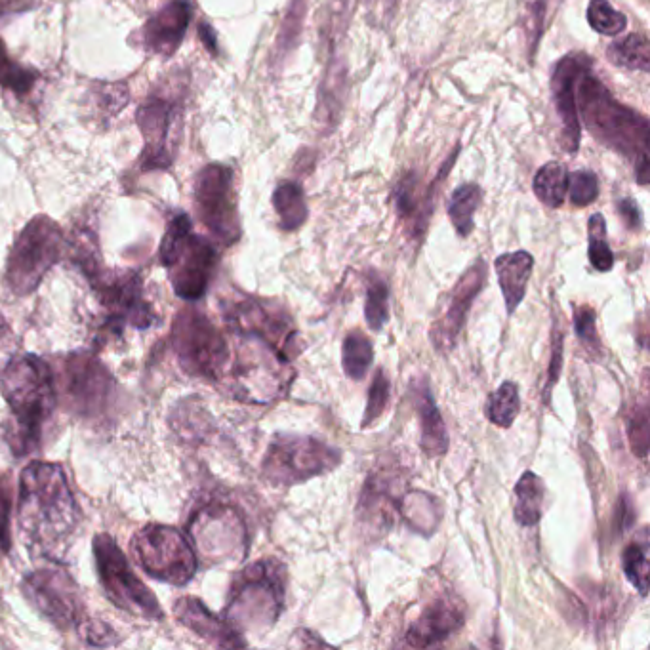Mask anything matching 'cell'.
Listing matches in <instances>:
<instances>
[{
    "mask_svg": "<svg viewBox=\"0 0 650 650\" xmlns=\"http://www.w3.org/2000/svg\"><path fill=\"white\" fill-rule=\"evenodd\" d=\"M79 513L60 464L31 462L21 471L18 521L35 553L60 561L79 527Z\"/></svg>",
    "mask_w": 650,
    "mask_h": 650,
    "instance_id": "1",
    "label": "cell"
},
{
    "mask_svg": "<svg viewBox=\"0 0 650 650\" xmlns=\"http://www.w3.org/2000/svg\"><path fill=\"white\" fill-rule=\"evenodd\" d=\"M0 391L10 407V418L2 427L4 443L16 458L29 456L41 447L44 429L58 405L54 372L35 355H16L0 374Z\"/></svg>",
    "mask_w": 650,
    "mask_h": 650,
    "instance_id": "2",
    "label": "cell"
},
{
    "mask_svg": "<svg viewBox=\"0 0 650 650\" xmlns=\"http://www.w3.org/2000/svg\"><path fill=\"white\" fill-rule=\"evenodd\" d=\"M580 113L588 124L591 134L610 149L630 159L637 180L641 185L649 183V121L630 107L616 102L609 90L586 71L578 81Z\"/></svg>",
    "mask_w": 650,
    "mask_h": 650,
    "instance_id": "3",
    "label": "cell"
},
{
    "mask_svg": "<svg viewBox=\"0 0 650 650\" xmlns=\"http://www.w3.org/2000/svg\"><path fill=\"white\" fill-rule=\"evenodd\" d=\"M231 355L220 384L246 403L265 405L285 397L294 372L283 349L248 332L231 330Z\"/></svg>",
    "mask_w": 650,
    "mask_h": 650,
    "instance_id": "4",
    "label": "cell"
},
{
    "mask_svg": "<svg viewBox=\"0 0 650 650\" xmlns=\"http://www.w3.org/2000/svg\"><path fill=\"white\" fill-rule=\"evenodd\" d=\"M285 567L264 559L239 572L231 586L224 620L233 630H269L285 609Z\"/></svg>",
    "mask_w": 650,
    "mask_h": 650,
    "instance_id": "5",
    "label": "cell"
},
{
    "mask_svg": "<svg viewBox=\"0 0 650 650\" xmlns=\"http://www.w3.org/2000/svg\"><path fill=\"white\" fill-rule=\"evenodd\" d=\"M159 256L174 292L187 302L201 300L216 273L218 250L193 233L187 214L180 212L168 222Z\"/></svg>",
    "mask_w": 650,
    "mask_h": 650,
    "instance_id": "6",
    "label": "cell"
},
{
    "mask_svg": "<svg viewBox=\"0 0 650 650\" xmlns=\"http://www.w3.org/2000/svg\"><path fill=\"white\" fill-rule=\"evenodd\" d=\"M170 342L187 374L208 382H222L231 346L224 332L201 309L185 307L178 313Z\"/></svg>",
    "mask_w": 650,
    "mask_h": 650,
    "instance_id": "7",
    "label": "cell"
},
{
    "mask_svg": "<svg viewBox=\"0 0 650 650\" xmlns=\"http://www.w3.org/2000/svg\"><path fill=\"white\" fill-rule=\"evenodd\" d=\"M63 231L48 216H37L25 225L8 256L6 286L16 296H29L44 275L63 256Z\"/></svg>",
    "mask_w": 650,
    "mask_h": 650,
    "instance_id": "8",
    "label": "cell"
},
{
    "mask_svg": "<svg viewBox=\"0 0 650 650\" xmlns=\"http://www.w3.org/2000/svg\"><path fill=\"white\" fill-rule=\"evenodd\" d=\"M54 372L58 401L79 418H98L109 407L115 382L94 353L63 357Z\"/></svg>",
    "mask_w": 650,
    "mask_h": 650,
    "instance_id": "9",
    "label": "cell"
},
{
    "mask_svg": "<svg viewBox=\"0 0 650 650\" xmlns=\"http://www.w3.org/2000/svg\"><path fill=\"white\" fill-rule=\"evenodd\" d=\"M132 553L149 576L185 586L195 576L199 561L189 538L174 527L147 525L132 538Z\"/></svg>",
    "mask_w": 650,
    "mask_h": 650,
    "instance_id": "10",
    "label": "cell"
},
{
    "mask_svg": "<svg viewBox=\"0 0 650 650\" xmlns=\"http://www.w3.org/2000/svg\"><path fill=\"white\" fill-rule=\"evenodd\" d=\"M94 563L105 595L119 609L145 620H161L163 609L157 597L149 591L130 567L121 548L109 534L94 538Z\"/></svg>",
    "mask_w": 650,
    "mask_h": 650,
    "instance_id": "11",
    "label": "cell"
},
{
    "mask_svg": "<svg viewBox=\"0 0 650 650\" xmlns=\"http://www.w3.org/2000/svg\"><path fill=\"white\" fill-rule=\"evenodd\" d=\"M342 454L313 437L277 435L267 448L262 473L271 485H298L338 468Z\"/></svg>",
    "mask_w": 650,
    "mask_h": 650,
    "instance_id": "12",
    "label": "cell"
},
{
    "mask_svg": "<svg viewBox=\"0 0 650 650\" xmlns=\"http://www.w3.org/2000/svg\"><path fill=\"white\" fill-rule=\"evenodd\" d=\"M189 542L206 563L237 561L246 553V525L237 509L210 504L199 509L187 525Z\"/></svg>",
    "mask_w": 650,
    "mask_h": 650,
    "instance_id": "13",
    "label": "cell"
},
{
    "mask_svg": "<svg viewBox=\"0 0 650 650\" xmlns=\"http://www.w3.org/2000/svg\"><path fill=\"white\" fill-rule=\"evenodd\" d=\"M88 281L103 307L105 332H121L126 325L149 328L155 323L153 307L143 298L142 277L138 273H115L102 267Z\"/></svg>",
    "mask_w": 650,
    "mask_h": 650,
    "instance_id": "14",
    "label": "cell"
},
{
    "mask_svg": "<svg viewBox=\"0 0 650 650\" xmlns=\"http://www.w3.org/2000/svg\"><path fill=\"white\" fill-rule=\"evenodd\" d=\"M21 588L29 603L58 630H79L86 620L79 586L63 569L46 567L33 570L23 578Z\"/></svg>",
    "mask_w": 650,
    "mask_h": 650,
    "instance_id": "15",
    "label": "cell"
},
{
    "mask_svg": "<svg viewBox=\"0 0 650 650\" xmlns=\"http://www.w3.org/2000/svg\"><path fill=\"white\" fill-rule=\"evenodd\" d=\"M195 204L201 222L220 241L233 244L241 237L239 212L233 193V172L224 164H210L195 183Z\"/></svg>",
    "mask_w": 650,
    "mask_h": 650,
    "instance_id": "16",
    "label": "cell"
},
{
    "mask_svg": "<svg viewBox=\"0 0 650 650\" xmlns=\"http://www.w3.org/2000/svg\"><path fill=\"white\" fill-rule=\"evenodd\" d=\"M227 325L235 332H248L283 349L288 357L296 355L298 332L281 305L264 300H241L227 309Z\"/></svg>",
    "mask_w": 650,
    "mask_h": 650,
    "instance_id": "17",
    "label": "cell"
},
{
    "mask_svg": "<svg viewBox=\"0 0 650 650\" xmlns=\"http://www.w3.org/2000/svg\"><path fill=\"white\" fill-rule=\"evenodd\" d=\"M485 283H487V264L483 260H477L458 279V283L454 285L448 296L447 305L435 317L429 330L431 344L437 351L448 353L456 347L458 336L462 334L466 325L473 300L485 288Z\"/></svg>",
    "mask_w": 650,
    "mask_h": 650,
    "instance_id": "18",
    "label": "cell"
},
{
    "mask_svg": "<svg viewBox=\"0 0 650 650\" xmlns=\"http://www.w3.org/2000/svg\"><path fill=\"white\" fill-rule=\"evenodd\" d=\"M591 60L584 54H569L557 63L551 77V92L557 113L563 122L559 142L565 151L576 153L580 147V121L576 107V84L590 71Z\"/></svg>",
    "mask_w": 650,
    "mask_h": 650,
    "instance_id": "19",
    "label": "cell"
},
{
    "mask_svg": "<svg viewBox=\"0 0 650 650\" xmlns=\"http://www.w3.org/2000/svg\"><path fill=\"white\" fill-rule=\"evenodd\" d=\"M178 105L161 96H153L143 103L138 111V122L142 130L145 149H143V170L168 168L172 163L170 151V130L176 122Z\"/></svg>",
    "mask_w": 650,
    "mask_h": 650,
    "instance_id": "20",
    "label": "cell"
},
{
    "mask_svg": "<svg viewBox=\"0 0 650 650\" xmlns=\"http://www.w3.org/2000/svg\"><path fill=\"white\" fill-rule=\"evenodd\" d=\"M466 622V610L454 595H445L422 610L410 624L405 645L412 649H431L447 641Z\"/></svg>",
    "mask_w": 650,
    "mask_h": 650,
    "instance_id": "21",
    "label": "cell"
},
{
    "mask_svg": "<svg viewBox=\"0 0 650 650\" xmlns=\"http://www.w3.org/2000/svg\"><path fill=\"white\" fill-rule=\"evenodd\" d=\"M174 614L187 630L197 633L214 647L243 649L248 645L243 639V633L233 630L225 620L206 609V605L197 597L178 599L174 605Z\"/></svg>",
    "mask_w": 650,
    "mask_h": 650,
    "instance_id": "22",
    "label": "cell"
},
{
    "mask_svg": "<svg viewBox=\"0 0 650 650\" xmlns=\"http://www.w3.org/2000/svg\"><path fill=\"white\" fill-rule=\"evenodd\" d=\"M191 21V6L185 0H174L161 8L142 31L143 46L149 52L172 56L182 44Z\"/></svg>",
    "mask_w": 650,
    "mask_h": 650,
    "instance_id": "23",
    "label": "cell"
},
{
    "mask_svg": "<svg viewBox=\"0 0 650 650\" xmlns=\"http://www.w3.org/2000/svg\"><path fill=\"white\" fill-rule=\"evenodd\" d=\"M412 395L420 416V447L429 458L445 456L448 450L447 426L424 378H418L412 384Z\"/></svg>",
    "mask_w": 650,
    "mask_h": 650,
    "instance_id": "24",
    "label": "cell"
},
{
    "mask_svg": "<svg viewBox=\"0 0 650 650\" xmlns=\"http://www.w3.org/2000/svg\"><path fill=\"white\" fill-rule=\"evenodd\" d=\"M496 273L500 288L506 300V309L509 315L515 313V309L525 300L527 286H529L530 275L534 269V258L529 252L519 250V252H509L496 258Z\"/></svg>",
    "mask_w": 650,
    "mask_h": 650,
    "instance_id": "25",
    "label": "cell"
},
{
    "mask_svg": "<svg viewBox=\"0 0 650 650\" xmlns=\"http://www.w3.org/2000/svg\"><path fill=\"white\" fill-rule=\"evenodd\" d=\"M418 182L420 180L416 174H408L395 191V206H397L399 218L407 220L410 224V233L414 237H422L426 231L427 220L431 214V204H433V189L437 185V180H435L427 189L426 195H420Z\"/></svg>",
    "mask_w": 650,
    "mask_h": 650,
    "instance_id": "26",
    "label": "cell"
},
{
    "mask_svg": "<svg viewBox=\"0 0 650 650\" xmlns=\"http://www.w3.org/2000/svg\"><path fill=\"white\" fill-rule=\"evenodd\" d=\"M347 67L340 60L330 61L326 69L325 81L319 88V103H317V121L332 130L342 115L344 94H346Z\"/></svg>",
    "mask_w": 650,
    "mask_h": 650,
    "instance_id": "27",
    "label": "cell"
},
{
    "mask_svg": "<svg viewBox=\"0 0 650 650\" xmlns=\"http://www.w3.org/2000/svg\"><path fill=\"white\" fill-rule=\"evenodd\" d=\"M513 494H515V504H513L515 521L523 527H536L544 513L546 488L542 479L532 471L523 473V477L515 485Z\"/></svg>",
    "mask_w": 650,
    "mask_h": 650,
    "instance_id": "28",
    "label": "cell"
},
{
    "mask_svg": "<svg viewBox=\"0 0 650 650\" xmlns=\"http://www.w3.org/2000/svg\"><path fill=\"white\" fill-rule=\"evenodd\" d=\"M273 206L285 231H296L307 220L304 189L296 182H281L273 193Z\"/></svg>",
    "mask_w": 650,
    "mask_h": 650,
    "instance_id": "29",
    "label": "cell"
},
{
    "mask_svg": "<svg viewBox=\"0 0 650 650\" xmlns=\"http://www.w3.org/2000/svg\"><path fill=\"white\" fill-rule=\"evenodd\" d=\"M483 201V191L477 183L460 185L448 201V218L460 237H469L473 231V218Z\"/></svg>",
    "mask_w": 650,
    "mask_h": 650,
    "instance_id": "30",
    "label": "cell"
},
{
    "mask_svg": "<svg viewBox=\"0 0 650 650\" xmlns=\"http://www.w3.org/2000/svg\"><path fill=\"white\" fill-rule=\"evenodd\" d=\"M534 193L540 203L559 208L569 193V172L561 163L544 164L534 178Z\"/></svg>",
    "mask_w": 650,
    "mask_h": 650,
    "instance_id": "31",
    "label": "cell"
},
{
    "mask_svg": "<svg viewBox=\"0 0 650 650\" xmlns=\"http://www.w3.org/2000/svg\"><path fill=\"white\" fill-rule=\"evenodd\" d=\"M609 60L631 71H650L649 39L641 33H631L620 41L612 42L609 46Z\"/></svg>",
    "mask_w": 650,
    "mask_h": 650,
    "instance_id": "32",
    "label": "cell"
},
{
    "mask_svg": "<svg viewBox=\"0 0 650 650\" xmlns=\"http://www.w3.org/2000/svg\"><path fill=\"white\" fill-rule=\"evenodd\" d=\"M374 361V347L361 330L349 332L342 346V366L351 380H363Z\"/></svg>",
    "mask_w": 650,
    "mask_h": 650,
    "instance_id": "33",
    "label": "cell"
},
{
    "mask_svg": "<svg viewBox=\"0 0 650 650\" xmlns=\"http://www.w3.org/2000/svg\"><path fill=\"white\" fill-rule=\"evenodd\" d=\"M624 574L630 580L631 586L639 591L641 597L649 593V540L647 530H643V540H633L628 548L624 549Z\"/></svg>",
    "mask_w": 650,
    "mask_h": 650,
    "instance_id": "34",
    "label": "cell"
},
{
    "mask_svg": "<svg viewBox=\"0 0 650 650\" xmlns=\"http://www.w3.org/2000/svg\"><path fill=\"white\" fill-rule=\"evenodd\" d=\"M403 517L412 529L431 534L439 525L435 498L424 492H408L403 500Z\"/></svg>",
    "mask_w": 650,
    "mask_h": 650,
    "instance_id": "35",
    "label": "cell"
},
{
    "mask_svg": "<svg viewBox=\"0 0 650 650\" xmlns=\"http://www.w3.org/2000/svg\"><path fill=\"white\" fill-rule=\"evenodd\" d=\"M521 410L519 386L515 382H504L488 399V420L498 427L513 426Z\"/></svg>",
    "mask_w": 650,
    "mask_h": 650,
    "instance_id": "36",
    "label": "cell"
},
{
    "mask_svg": "<svg viewBox=\"0 0 650 650\" xmlns=\"http://www.w3.org/2000/svg\"><path fill=\"white\" fill-rule=\"evenodd\" d=\"M365 317L368 326L376 332H380L389 319V286L378 275H374L368 283Z\"/></svg>",
    "mask_w": 650,
    "mask_h": 650,
    "instance_id": "37",
    "label": "cell"
},
{
    "mask_svg": "<svg viewBox=\"0 0 650 650\" xmlns=\"http://www.w3.org/2000/svg\"><path fill=\"white\" fill-rule=\"evenodd\" d=\"M588 21H590L593 31H597L599 35H609V37H616L620 33H624L628 20L622 12H618L616 8H612L609 0H591L590 8H588Z\"/></svg>",
    "mask_w": 650,
    "mask_h": 650,
    "instance_id": "38",
    "label": "cell"
},
{
    "mask_svg": "<svg viewBox=\"0 0 650 650\" xmlns=\"http://www.w3.org/2000/svg\"><path fill=\"white\" fill-rule=\"evenodd\" d=\"M590 231V262L597 271L605 273L614 265V254L607 243V224L601 214H593L588 224Z\"/></svg>",
    "mask_w": 650,
    "mask_h": 650,
    "instance_id": "39",
    "label": "cell"
},
{
    "mask_svg": "<svg viewBox=\"0 0 650 650\" xmlns=\"http://www.w3.org/2000/svg\"><path fill=\"white\" fill-rule=\"evenodd\" d=\"M546 8H548V0H523L521 21H523V29H525V35H527L530 58L534 56V52L538 48V42L542 39Z\"/></svg>",
    "mask_w": 650,
    "mask_h": 650,
    "instance_id": "40",
    "label": "cell"
},
{
    "mask_svg": "<svg viewBox=\"0 0 650 650\" xmlns=\"http://www.w3.org/2000/svg\"><path fill=\"white\" fill-rule=\"evenodd\" d=\"M305 6L307 0H292L288 12H286L283 27H281V35L277 41V50L279 54H286L290 50H294V46L300 41L302 35V25H304Z\"/></svg>",
    "mask_w": 650,
    "mask_h": 650,
    "instance_id": "41",
    "label": "cell"
},
{
    "mask_svg": "<svg viewBox=\"0 0 650 650\" xmlns=\"http://www.w3.org/2000/svg\"><path fill=\"white\" fill-rule=\"evenodd\" d=\"M628 437H630L631 450L639 458H647L650 443V418L647 405L633 408L628 418Z\"/></svg>",
    "mask_w": 650,
    "mask_h": 650,
    "instance_id": "42",
    "label": "cell"
},
{
    "mask_svg": "<svg viewBox=\"0 0 650 650\" xmlns=\"http://www.w3.org/2000/svg\"><path fill=\"white\" fill-rule=\"evenodd\" d=\"M389 391H391V384L387 380L386 372L378 370L374 380H372L370 391H368L363 427L372 426L386 412L387 403H389Z\"/></svg>",
    "mask_w": 650,
    "mask_h": 650,
    "instance_id": "43",
    "label": "cell"
},
{
    "mask_svg": "<svg viewBox=\"0 0 650 650\" xmlns=\"http://www.w3.org/2000/svg\"><path fill=\"white\" fill-rule=\"evenodd\" d=\"M570 203L574 206H588L599 197L597 176L590 170H578L569 174Z\"/></svg>",
    "mask_w": 650,
    "mask_h": 650,
    "instance_id": "44",
    "label": "cell"
},
{
    "mask_svg": "<svg viewBox=\"0 0 650 650\" xmlns=\"http://www.w3.org/2000/svg\"><path fill=\"white\" fill-rule=\"evenodd\" d=\"M574 326H576V334L582 340V344L593 349L597 353H601V342L597 336V325H595V311L590 305H580L574 311Z\"/></svg>",
    "mask_w": 650,
    "mask_h": 650,
    "instance_id": "45",
    "label": "cell"
},
{
    "mask_svg": "<svg viewBox=\"0 0 650 650\" xmlns=\"http://www.w3.org/2000/svg\"><path fill=\"white\" fill-rule=\"evenodd\" d=\"M12 548V490L6 477H0V551Z\"/></svg>",
    "mask_w": 650,
    "mask_h": 650,
    "instance_id": "46",
    "label": "cell"
},
{
    "mask_svg": "<svg viewBox=\"0 0 650 650\" xmlns=\"http://www.w3.org/2000/svg\"><path fill=\"white\" fill-rule=\"evenodd\" d=\"M79 631H81V637L92 647H109V645H115L117 639H115V633L105 626L102 622H96V620H84L81 626H79Z\"/></svg>",
    "mask_w": 650,
    "mask_h": 650,
    "instance_id": "47",
    "label": "cell"
},
{
    "mask_svg": "<svg viewBox=\"0 0 650 650\" xmlns=\"http://www.w3.org/2000/svg\"><path fill=\"white\" fill-rule=\"evenodd\" d=\"M16 336L12 332L10 325L6 323V319L0 315V374L4 372V368L10 365L16 357Z\"/></svg>",
    "mask_w": 650,
    "mask_h": 650,
    "instance_id": "48",
    "label": "cell"
},
{
    "mask_svg": "<svg viewBox=\"0 0 650 650\" xmlns=\"http://www.w3.org/2000/svg\"><path fill=\"white\" fill-rule=\"evenodd\" d=\"M561 365H563V332H561V325L557 326V321H555V326H553V355H551V363H549V382L548 387H546L548 393L553 384L557 382L559 374H561Z\"/></svg>",
    "mask_w": 650,
    "mask_h": 650,
    "instance_id": "49",
    "label": "cell"
},
{
    "mask_svg": "<svg viewBox=\"0 0 650 650\" xmlns=\"http://www.w3.org/2000/svg\"><path fill=\"white\" fill-rule=\"evenodd\" d=\"M618 212H620V216L624 218V222L630 229H633V231L641 229L643 218H641V210H639L637 203H633L631 199H622V201H618Z\"/></svg>",
    "mask_w": 650,
    "mask_h": 650,
    "instance_id": "50",
    "label": "cell"
},
{
    "mask_svg": "<svg viewBox=\"0 0 650 650\" xmlns=\"http://www.w3.org/2000/svg\"><path fill=\"white\" fill-rule=\"evenodd\" d=\"M199 31H201V39H203L204 44H206V48H208L212 54H216V52H218V44H216V35H214V31H212L206 23H203V25L199 27Z\"/></svg>",
    "mask_w": 650,
    "mask_h": 650,
    "instance_id": "51",
    "label": "cell"
},
{
    "mask_svg": "<svg viewBox=\"0 0 650 650\" xmlns=\"http://www.w3.org/2000/svg\"><path fill=\"white\" fill-rule=\"evenodd\" d=\"M8 56H6V52L2 50V44H0V69H2V63H4V60H6Z\"/></svg>",
    "mask_w": 650,
    "mask_h": 650,
    "instance_id": "52",
    "label": "cell"
}]
</instances>
